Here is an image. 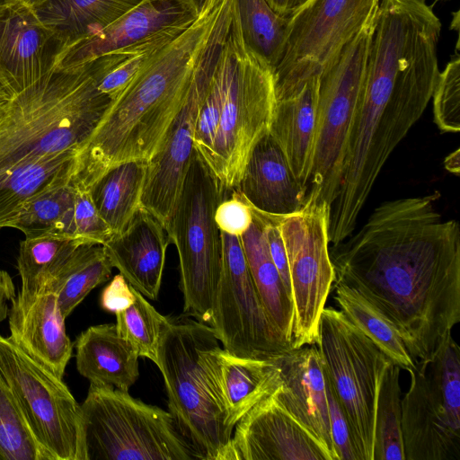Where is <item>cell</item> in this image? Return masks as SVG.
I'll return each mask as SVG.
<instances>
[{
  "label": "cell",
  "instance_id": "obj_1",
  "mask_svg": "<svg viewBox=\"0 0 460 460\" xmlns=\"http://www.w3.org/2000/svg\"><path fill=\"white\" fill-rule=\"evenodd\" d=\"M439 194L376 207L331 253L335 281L367 298L417 361L431 360L460 322V227L444 220Z\"/></svg>",
  "mask_w": 460,
  "mask_h": 460
},
{
  "label": "cell",
  "instance_id": "obj_2",
  "mask_svg": "<svg viewBox=\"0 0 460 460\" xmlns=\"http://www.w3.org/2000/svg\"><path fill=\"white\" fill-rule=\"evenodd\" d=\"M219 10V5L208 8L111 101L76 155L72 181L89 189L111 167L148 162L156 154L187 97Z\"/></svg>",
  "mask_w": 460,
  "mask_h": 460
},
{
  "label": "cell",
  "instance_id": "obj_3",
  "mask_svg": "<svg viewBox=\"0 0 460 460\" xmlns=\"http://www.w3.org/2000/svg\"><path fill=\"white\" fill-rule=\"evenodd\" d=\"M276 105L272 68L245 44L234 14L193 140L226 190H234L258 141L270 131Z\"/></svg>",
  "mask_w": 460,
  "mask_h": 460
},
{
  "label": "cell",
  "instance_id": "obj_4",
  "mask_svg": "<svg viewBox=\"0 0 460 460\" xmlns=\"http://www.w3.org/2000/svg\"><path fill=\"white\" fill-rule=\"evenodd\" d=\"M103 70L102 57L56 66L0 107V175L34 158L79 153L112 101L98 89Z\"/></svg>",
  "mask_w": 460,
  "mask_h": 460
},
{
  "label": "cell",
  "instance_id": "obj_5",
  "mask_svg": "<svg viewBox=\"0 0 460 460\" xmlns=\"http://www.w3.org/2000/svg\"><path fill=\"white\" fill-rule=\"evenodd\" d=\"M169 319L156 365L164 380L169 411L196 459L234 460V429L201 359L211 327L187 316Z\"/></svg>",
  "mask_w": 460,
  "mask_h": 460
},
{
  "label": "cell",
  "instance_id": "obj_6",
  "mask_svg": "<svg viewBox=\"0 0 460 460\" xmlns=\"http://www.w3.org/2000/svg\"><path fill=\"white\" fill-rule=\"evenodd\" d=\"M227 191L194 150L164 227L178 252L184 312L207 324L222 269V236L214 215Z\"/></svg>",
  "mask_w": 460,
  "mask_h": 460
},
{
  "label": "cell",
  "instance_id": "obj_7",
  "mask_svg": "<svg viewBox=\"0 0 460 460\" xmlns=\"http://www.w3.org/2000/svg\"><path fill=\"white\" fill-rule=\"evenodd\" d=\"M85 460H190L170 413L113 386L90 384L81 404Z\"/></svg>",
  "mask_w": 460,
  "mask_h": 460
},
{
  "label": "cell",
  "instance_id": "obj_8",
  "mask_svg": "<svg viewBox=\"0 0 460 460\" xmlns=\"http://www.w3.org/2000/svg\"><path fill=\"white\" fill-rule=\"evenodd\" d=\"M315 345L348 420L358 460H373L378 386L390 359L333 307L322 312Z\"/></svg>",
  "mask_w": 460,
  "mask_h": 460
},
{
  "label": "cell",
  "instance_id": "obj_9",
  "mask_svg": "<svg viewBox=\"0 0 460 460\" xmlns=\"http://www.w3.org/2000/svg\"><path fill=\"white\" fill-rule=\"evenodd\" d=\"M374 19L319 75L309 182L310 192L324 200L330 210L338 194L348 138L362 90Z\"/></svg>",
  "mask_w": 460,
  "mask_h": 460
},
{
  "label": "cell",
  "instance_id": "obj_10",
  "mask_svg": "<svg viewBox=\"0 0 460 460\" xmlns=\"http://www.w3.org/2000/svg\"><path fill=\"white\" fill-rule=\"evenodd\" d=\"M0 373L52 460H85L81 404L49 368L0 334Z\"/></svg>",
  "mask_w": 460,
  "mask_h": 460
},
{
  "label": "cell",
  "instance_id": "obj_11",
  "mask_svg": "<svg viewBox=\"0 0 460 460\" xmlns=\"http://www.w3.org/2000/svg\"><path fill=\"white\" fill-rule=\"evenodd\" d=\"M328 204L309 192L296 211L279 215L294 312L292 348L315 344L335 279L329 250Z\"/></svg>",
  "mask_w": 460,
  "mask_h": 460
},
{
  "label": "cell",
  "instance_id": "obj_12",
  "mask_svg": "<svg viewBox=\"0 0 460 460\" xmlns=\"http://www.w3.org/2000/svg\"><path fill=\"white\" fill-rule=\"evenodd\" d=\"M234 0H224L198 59L187 97L156 154L147 162L141 207L165 227L182 187L194 151L199 109L226 40Z\"/></svg>",
  "mask_w": 460,
  "mask_h": 460
},
{
  "label": "cell",
  "instance_id": "obj_13",
  "mask_svg": "<svg viewBox=\"0 0 460 460\" xmlns=\"http://www.w3.org/2000/svg\"><path fill=\"white\" fill-rule=\"evenodd\" d=\"M380 0H308L288 17L273 71L276 98L320 74L377 12Z\"/></svg>",
  "mask_w": 460,
  "mask_h": 460
},
{
  "label": "cell",
  "instance_id": "obj_14",
  "mask_svg": "<svg viewBox=\"0 0 460 460\" xmlns=\"http://www.w3.org/2000/svg\"><path fill=\"white\" fill-rule=\"evenodd\" d=\"M65 48L31 7L0 6V84L13 96L52 71Z\"/></svg>",
  "mask_w": 460,
  "mask_h": 460
},
{
  "label": "cell",
  "instance_id": "obj_15",
  "mask_svg": "<svg viewBox=\"0 0 460 460\" xmlns=\"http://www.w3.org/2000/svg\"><path fill=\"white\" fill-rule=\"evenodd\" d=\"M232 448L234 460H332L283 406L274 390L235 424Z\"/></svg>",
  "mask_w": 460,
  "mask_h": 460
},
{
  "label": "cell",
  "instance_id": "obj_16",
  "mask_svg": "<svg viewBox=\"0 0 460 460\" xmlns=\"http://www.w3.org/2000/svg\"><path fill=\"white\" fill-rule=\"evenodd\" d=\"M212 328L208 332L201 359L212 388L223 406L231 429L257 402L279 384L277 358L261 359L235 356L219 346Z\"/></svg>",
  "mask_w": 460,
  "mask_h": 460
},
{
  "label": "cell",
  "instance_id": "obj_17",
  "mask_svg": "<svg viewBox=\"0 0 460 460\" xmlns=\"http://www.w3.org/2000/svg\"><path fill=\"white\" fill-rule=\"evenodd\" d=\"M198 17L185 0H144L107 27L66 47L56 66L65 68L84 64L164 30L188 26Z\"/></svg>",
  "mask_w": 460,
  "mask_h": 460
},
{
  "label": "cell",
  "instance_id": "obj_18",
  "mask_svg": "<svg viewBox=\"0 0 460 460\" xmlns=\"http://www.w3.org/2000/svg\"><path fill=\"white\" fill-rule=\"evenodd\" d=\"M277 361L280 382L274 389L276 397L336 460L323 365L316 345L291 349Z\"/></svg>",
  "mask_w": 460,
  "mask_h": 460
},
{
  "label": "cell",
  "instance_id": "obj_19",
  "mask_svg": "<svg viewBox=\"0 0 460 460\" xmlns=\"http://www.w3.org/2000/svg\"><path fill=\"white\" fill-rule=\"evenodd\" d=\"M9 337L39 363L63 378L72 357L69 339L56 296L49 290H19L8 311Z\"/></svg>",
  "mask_w": 460,
  "mask_h": 460
},
{
  "label": "cell",
  "instance_id": "obj_20",
  "mask_svg": "<svg viewBox=\"0 0 460 460\" xmlns=\"http://www.w3.org/2000/svg\"><path fill=\"white\" fill-rule=\"evenodd\" d=\"M411 384L401 399L404 460H460V432L432 394L420 361L409 371Z\"/></svg>",
  "mask_w": 460,
  "mask_h": 460
},
{
  "label": "cell",
  "instance_id": "obj_21",
  "mask_svg": "<svg viewBox=\"0 0 460 460\" xmlns=\"http://www.w3.org/2000/svg\"><path fill=\"white\" fill-rule=\"evenodd\" d=\"M169 238L161 222L140 207L127 226L104 242L112 265L128 284L151 300L159 295Z\"/></svg>",
  "mask_w": 460,
  "mask_h": 460
},
{
  "label": "cell",
  "instance_id": "obj_22",
  "mask_svg": "<svg viewBox=\"0 0 460 460\" xmlns=\"http://www.w3.org/2000/svg\"><path fill=\"white\" fill-rule=\"evenodd\" d=\"M234 190L255 209L273 215L298 210L307 196L270 132L254 146Z\"/></svg>",
  "mask_w": 460,
  "mask_h": 460
},
{
  "label": "cell",
  "instance_id": "obj_23",
  "mask_svg": "<svg viewBox=\"0 0 460 460\" xmlns=\"http://www.w3.org/2000/svg\"><path fill=\"white\" fill-rule=\"evenodd\" d=\"M319 75L276 98L270 134L284 153L296 179L307 187L316 127Z\"/></svg>",
  "mask_w": 460,
  "mask_h": 460
},
{
  "label": "cell",
  "instance_id": "obj_24",
  "mask_svg": "<svg viewBox=\"0 0 460 460\" xmlns=\"http://www.w3.org/2000/svg\"><path fill=\"white\" fill-rule=\"evenodd\" d=\"M76 369L90 384L127 391L139 376L138 354L113 323L93 325L74 343Z\"/></svg>",
  "mask_w": 460,
  "mask_h": 460
},
{
  "label": "cell",
  "instance_id": "obj_25",
  "mask_svg": "<svg viewBox=\"0 0 460 460\" xmlns=\"http://www.w3.org/2000/svg\"><path fill=\"white\" fill-rule=\"evenodd\" d=\"M252 207V206H251ZM252 223L240 236L246 261L265 311L292 346L293 305L272 261L262 219L252 207Z\"/></svg>",
  "mask_w": 460,
  "mask_h": 460
},
{
  "label": "cell",
  "instance_id": "obj_26",
  "mask_svg": "<svg viewBox=\"0 0 460 460\" xmlns=\"http://www.w3.org/2000/svg\"><path fill=\"white\" fill-rule=\"evenodd\" d=\"M143 1L47 0L32 9L66 48L107 27Z\"/></svg>",
  "mask_w": 460,
  "mask_h": 460
},
{
  "label": "cell",
  "instance_id": "obj_27",
  "mask_svg": "<svg viewBox=\"0 0 460 460\" xmlns=\"http://www.w3.org/2000/svg\"><path fill=\"white\" fill-rule=\"evenodd\" d=\"M73 173L72 171L57 176L30 197L10 227L22 231L25 237L55 234L75 238Z\"/></svg>",
  "mask_w": 460,
  "mask_h": 460
},
{
  "label": "cell",
  "instance_id": "obj_28",
  "mask_svg": "<svg viewBox=\"0 0 460 460\" xmlns=\"http://www.w3.org/2000/svg\"><path fill=\"white\" fill-rule=\"evenodd\" d=\"M146 164L144 161L121 163L89 187L92 200L111 234L122 231L141 207Z\"/></svg>",
  "mask_w": 460,
  "mask_h": 460
},
{
  "label": "cell",
  "instance_id": "obj_29",
  "mask_svg": "<svg viewBox=\"0 0 460 460\" xmlns=\"http://www.w3.org/2000/svg\"><path fill=\"white\" fill-rule=\"evenodd\" d=\"M112 265L100 243L79 245L55 273L44 290L52 292L66 319L97 286L110 279Z\"/></svg>",
  "mask_w": 460,
  "mask_h": 460
},
{
  "label": "cell",
  "instance_id": "obj_30",
  "mask_svg": "<svg viewBox=\"0 0 460 460\" xmlns=\"http://www.w3.org/2000/svg\"><path fill=\"white\" fill-rule=\"evenodd\" d=\"M332 287L333 298L348 319L401 369H413L416 361L393 323L355 288L335 280Z\"/></svg>",
  "mask_w": 460,
  "mask_h": 460
},
{
  "label": "cell",
  "instance_id": "obj_31",
  "mask_svg": "<svg viewBox=\"0 0 460 460\" xmlns=\"http://www.w3.org/2000/svg\"><path fill=\"white\" fill-rule=\"evenodd\" d=\"M234 14L247 47L274 71L282 55L289 16L277 13L266 0H234Z\"/></svg>",
  "mask_w": 460,
  "mask_h": 460
},
{
  "label": "cell",
  "instance_id": "obj_32",
  "mask_svg": "<svg viewBox=\"0 0 460 460\" xmlns=\"http://www.w3.org/2000/svg\"><path fill=\"white\" fill-rule=\"evenodd\" d=\"M84 242L63 235L46 234L25 237L20 243L17 270L20 290L39 293L75 250Z\"/></svg>",
  "mask_w": 460,
  "mask_h": 460
},
{
  "label": "cell",
  "instance_id": "obj_33",
  "mask_svg": "<svg viewBox=\"0 0 460 460\" xmlns=\"http://www.w3.org/2000/svg\"><path fill=\"white\" fill-rule=\"evenodd\" d=\"M400 370L389 360L380 378L375 414L373 460H404Z\"/></svg>",
  "mask_w": 460,
  "mask_h": 460
},
{
  "label": "cell",
  "instance_id": "obj_34",
  "mask_svg": "<svg viewBox=\"0 0 460 460\" xmlns=\"http://www.w3.org/2000/svg\"><path fill=\"white\" fill-rule=\"evenodd\" d=\"M135 296L130 306L115 314L116 328L139 357L147 358L157 365L158 349L170 319L157 312L136 289Z\"/></svg>",
  "mask_w": 460,
  "mask_h": 460
},
{
  "label": "cell",
  "instance_id": "obj_35",
  "mask_svg": "<svg viewBox=\"0 0 460 460\" xmlns=\"http://www.w3.org/2000/svg\"><path fill=\"white\" fill-rule=\"evenodd\" d=\"M0 460H52L31 431L1 373Z\"/></svg>",
  "mask_w": 460,
  "mask_h": 460
},
{
  "label": "cell",
  "instance_id": "obj_36",
  "mask_svg": "<svg viewBox=\"0 0 460 460\" xmlns=\"http://www.w3.org/2000/svg\"><path fill=\"white\" fill-rule=\"evenodd\" d=\"M421 363L434 397L443 407L451 426L460 431V349L452 334L431 360Z\"/></svg>",
  "mask_w": 460,
  "mask_h": 460
},
{
  "label": "cell",
  "instance_id": "obj_37",
  "mask_svg": "<svg viewBox=\"0 0 460 460\" xmlns=\"http://www.w3.org/2000/svg\"><path fill=\"white\" fill-rule=\"evenodd\" d=\"M190 25L164 30L125 48L124 57L101 78L98 89L111 100L115 99L159 49L180 35Z\"/></svg>",
  "mask_w": 460,
  "mask_h": 460
},
{
  "label": "cell",
  "instance_id": "obj_38",
  "mask_svg": "<svg viewBox=\"0 0 460 460\" xmlns=\"http://www.w3.org/2000/svg\"><path fill=\"white\" fill-rule=\"evenodd\" d=\"M433 114L438 128L447 133L460 131V54L459 40L455 53L434 85Z\"/></svg>",
  "mask_w": 460,
  "mask_h": 460
},
{
  "label": "cell",
  "instance_id": "obj_39",
  "mask_svg": "<svg viewBox=\"0 0 460 460\" xmlns=\"http://www.w3.org/2000/svg\"><path fill=\"white\" fill-rule=\"evenodd\" d=\"M72 184L75 190V237L84 243L103 244L111 234L109 226L98 213L89 190L77 182L72 181Z\"/></svg>",
  "mask_w": 460,
  "mask_h": 460
},
{
  "label": "cell",
  "instance_id": "obj_40",
  "mask_svg": "<svg viewBox=\"0 0 460 460\" xmlns=\"http://www.w3.org/2000/svg\"><path fill=\"white\" fill-rule=\"evenodd\" d=\"M229 192L215 210V222L220 232L241 236L252 223V207L236 190Z\"/></svg>",
  "mask_w": 460,
  "mask_h": 460
},
{
  "label": "cell",
  "instance_id": "obj_41",
  "mask_svg": "<svg viewBox=\"0 0 460 460\" xmlns=\"http://www.w3.org/2000/svg\"><path fill=\"white\" fill-rule=\"evenodd\" d=\"M325 381L331 433L336 460H358L345 413L332 385L326 378Z\"/></svg>",
  "mask_w": 460,
  "mask_h": 460
},
{
  "label": "cell",
  "instance_id": "obj_42",
  "mask_svg": "<svg viewBox=\"0 0 460 460\" xmlns=\"http://www.w3.org/2000/svg\"><path fill=\"white\" fill-rule=\"evenodd\" d=\"M135 298V288L121 274H117L102 291L100 305L103 310L116 314L130 306Z\"/></svg>",
  "mask_w": 460,
  "mask_h": 460
},
{
  "label": "cell",
  "instance_id": "obj_43",
  "mask_svg": "<svg viewBox=\"0 0 460 460\" xmlns=\"http://www.w3.org/2000/svg\"><path fill=\"white\" fill-rule=\"evenodd\" d=\"M15 295V288L10 274L5 270H0V322L8 315V302Z\"/></svg>",
  "mask_w": 460,
  "mask_h": 460
},
{
  "label": "cell",
  "instance_id": "obj_44",
  "mask_svg": "<svg viewBox=\"0 0 460 460\" xmlns=\"http://www.w3.org/2000/svg\"><path fill=\"white\" fill-rule=\"evenodd\" d=\"M270 6L282 16H290L308 0H266Z\"/></svg>",
  "mask_w": 460,
  "mask_h": 460
},
{
  "label": "cell",
  "instance_id": "obj_45",
  "mask_svg": "<svg viewBox=\"0 0 460 460\" xmlns=\"http://www.w3.org/2000/svg\"><path fill=\"white\" fill-rule=\"evenodd\" d=\"M460 155L459 149H456L455 152L451 153L448 156L446 157L444 161L445 168L456 175L459 174L460 171Z\"/></svg>",
  "mask_w": 460,
  "mask_h": 460
},
{
  "label": "cell",
  "instance_id": "obj_46",
  "mask_svg": "<svg viewBox=\"0 0 460 460\" xmlns=\"http://www.w3.org/2000/svg\"><path fill=\"white\" fill-rule=\"evenodd\" d=\"M13 97L1 84H0V105L6 102Z\"/></svg>",
  "mask_w": 460,
  "mask_h": 460
},
{
  "label": "cell",
  "instance_id": "obj_47",
  "mask_svg": "<svg viewBox=\"0 0 460 460\" xmlns=\"http://www.w3.org/2000/svg\"><path fill=\"white\" fill-rule=\"evenodd\" d=\"M22 3L25 4L26 5L34 8L42 3L46 2L47 0H20Z\"/></svg>",
  "mask_w": 460,
  "mask_h": 460
},
{
  "label": "cell",
  "instance_id": "obj_48",
  "mask_svg": "<svg viewBox=\"0 0 460 460\" xmlns=\"http://www.w3.org/2000/svg\"><path fill=\"white\" fill-rule=\"evenodd\" d=\"M17 1H20V0H0V6L5 5V4H10L15 3Z\"/></svg>",
  "mask_w": 460,
  "mask_h": 460
},
{
  "label": "cell",
  "instance_id": "obj_49",
  "mask_svg": "<svg viewBox=\"0 0 460 460\" xmlns=\"http://www.w3.org/2000/svg\"><path fill=\"white\" fill-rule=\"evenodd\" d=\"M438 1H449V0H435V2H438Z\"/></svg>",
  "mask_w": 460,
  "mask_h": 460
}]
</instances>
